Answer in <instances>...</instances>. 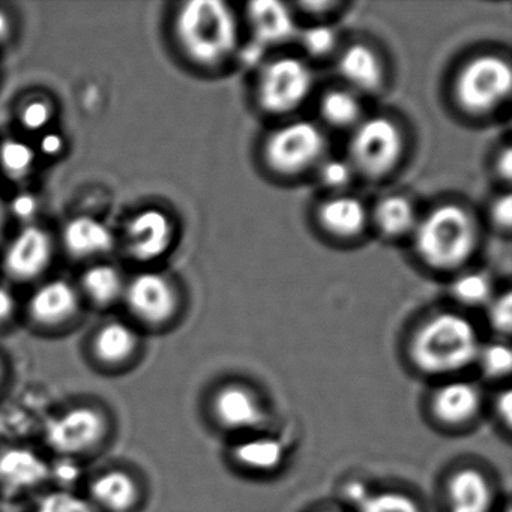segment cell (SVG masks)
I'll list each match as a JSON object with an SVG mask.
<instances>
[{
  "mask_svg": "<svg viewBox=\"0 0 512 512\" xmlns=\"http://www.w3.org/2000/svg\"><path fill=\"white\" fill-rule=\"evenodd\" d=\"M320 181L332 190H341L352 181V166L340 160L326 161L320 169Z\"/></svg>",
  "mask_w": 512,
  "mask_h": 512,
  "instance_id": "e575fe53",
  "label": "cell"
},
{
  "mask_svg": "<svg viewBox=\"0 0 512 512\" xmlns=\"http://www.w3.org/2000/svg\"><path fill=\"white\" fill-rule=\"evenodd\" d=\"M413 232L418 256L440 271L460 268L478 244V229L472 215L452 203L433 209Z\"/></svg>",
  "mask_w": 512,
  "mask_h": 512,
  "instance_id": "277c9868",
  "label": "cell"
},
{
  "mask_svg": "<svg viewBox=\"0 0 512 512\" xmlns=\"http://www.w3.org/2000/svg\"><path fill=\"white\" fill-rule=\"evenodd\" d=\"M263 50H265V47L254 41L250 47L242 50L241 61L244 62L247 67H253V65L259 64V61H262Z\"/></svg>",
  "mask_w": 512,
  "mask_h": 512,
  "instance_id": "f35d334b",
  "label": "cell"
},
{
  "mask_svg": "<svg viewBox=\"0 0 512 512\" xmlns=\"http://www.w3.org/2000/svg\"><path fill=\"white\" fill-rule=\"evenodd\" d=\"M31 512H97L85 494L68 488L43 491L35 500Z\"/></svg>",
  "mask_w": 512,
  "mask_h": 512,
  "instance_id": "83f0119b",
  "label": "cell"
},
{
  "mask_svg": "<svg viewBox=\"0 0 512 512\" xmlns=\"http://www.w3.org/2000/svg\"><path fill=\"white\" fill-rule=\"evenodd\" d=\"M8 29H10V23H8L7 16L0 11V40L8 34Z\"/></svg>",
  "mask_w": 512,
  "mask_h": 512,
  "instance_id": "ee69618b",
  "label": "cell"
},
{
  "mask_svg": "<svg viewBox=\"0 0 512 512\" xmlns=\"http://www.w3.org/2000/svg\"><path fill=\"white\" fill-rule=\"evenodd\" d=\"M140 353L142 337L139 332L119 320L101 325L89 341V361L101 374L127 373L139 362Z\"/></svg>",
  "mask_w": 512,
  "mask_h": 512,
  "instance_id": "8fae6325",
  "label": "cell"
},
{
  "mask_svg": "<svg viewBox=\"0 0 512 512\" xmlns=\"http://www.w3.org/2000/svg\"><path fill=\"white\" fill-rule=\"evenodd\" d=\"M301 41L308 55L323 58L337 46V35L328 26H313L301 35Z\"/></svg>",
  "mask_w": 512,
  "mask_h": 512,
  "instance_id": "1f68e13d",
  "label": "cell"
},
{
  "mask_svg": "<svg viewBox=\"0 0 512 512\" xmlns=\"http://www.w3.org/2000/svg\"><path fill=\"white\" fill-rule=\"evenodd\" d=\"M83 494L97 512H140L146 503L145 482L139 473L119 464L95 472Z\"/></svg>",
  "mask_w": 512,
  "mask_h": 512,
  "instance_id": "9c48e42d",
  "label": "cell"
},
{
  "mask_svg": "<svg viewBox=\"0 0 512 512\" xmlns=\"http://www.w3.org/2000/svg\"><path fill=\"white\" fill-rule=\"evenodd\" d=\"M338 73L352 88L374 92L382 86L383 70L379 58L370 47L355 44L338 59Z\"/></svg>",
  "mask_w": 512,
  "mask_h": 512,
  "instance_id": "603a6c76",
  "label": "cell"
},
{
  "mask_svg": "<svg viewBox=\"0 0 512 512\" xmlns=\"http://www.w3.org/2000/svg\"><path fill=\"white\" fill-rule=\"evenodd\" d=\"M511 67L497 56L473 59L458 74L455 97L466 112L484 115L511 94Z\"/></svg>",
  "mask_w": 512,
  "mask_h": 512,
  "instance_id": "5b68a950",
  "label": "cell"
},
{
  "mask_svg": "<svg viewBox=\"0 0 512 512\" xmlns=\"http://www.w3.org/2000/svg\"><path fill=\"white\" fill-rule=\"evenodd\" d=\"M482 344L470 320L440 313L422 323L410 343V358L421 373L449 376L476 364Z\"/></svg>",
  "mask_w": 512,
  "mask_h": 512,
  "instance_id": "6da1fadb",
  "label": "cell"
},
{
  "mask_svg": "<svg viewBox=\"0 0 512 512\" xmlns=\"http://www.w3.org/2000/svg\"><path fill=\"white\" fill-rule=\"evenodd\" d=\"M248 20L256 43L263 47L289 41L296 34L295 20L289 8L275 0L251 2L247 7Z\"/></svg>",
  "mask_w": 512,
  "mask_h": 512,
  "instance_id": "d6986e66",
  "label": "cell"
},
{
  "mask_svg": "<svg viewBox=\"0 0 512 512\" xmlns=\"http://www.w3.org/2000/svg\"><path fill=\"white\" fill-rule=\"evenodd\" d=\"M353 506L356 512H421V506L409 494L392 490L373 491L370 488Z\"/></svg>",
  "mask_w": 512,
  "mask_h": 512,
  "instance_id": "4316f807",
  "label": "cell"
},
{
  "mask_svg": "<svg viewBox=\"0 0 512 512\" xmlns=\"http://www.w3.org/2000/svg\"><path fill=\"white\" fill-rule=\"evenodd\" d=\"M323 119L334 127H352L361 118V104L355 95L347 91H331L320 104Z\"/></svg>",
  "mask_w": 512,
  "mask_h": 512,
  "instance_id": "484cf974",
  "label": "cell"
},
{
  "mask_svg": "<svg viewBox=\"0 0 512 512\" xmlns=\"http://www.w3.org/2000/svg\"><path fill=\"white\" fill-rule=\"evenodd\" d=\"M14 313V299L4 287H0V325L11 319Z\"/></svg>",
  "mask_w": 512,
  "mask_h": 512,
  "instance_id": "74e56055",
  "label": "cell"
},
{
  "mask_svg": "<svg viewBox=\"0 0 512 512\" xmlns=\"http://www.w3.org/2000/svg\"><path fill=\"white\" fill-rule=\"evenodd\" d=\"M368 214L361 200L350 196H338L323 203L319 221L326 232L335 238H356L364 232Z\"/></svg>",
  "mask_w": 512,
  "mask_h": 512,
  "instance_id": "44dd1931",
  "label": "cell"
},
{
  "mask_svg": "<svg viewBox=\"0 0 512 512\" xmlns=\"http://www.w3.org/2000/svg\"><path fill=\"white\" fill-rule=\"evenodd\" d=\"M313 85V71L301 59H277L260 74L257 100L265 112L284 115L307 100Z\"/></svg>",
  "mask_w": 512,
  "mask_h": 512,
  "instance_id": "52a82bcc",
  "label": "cell"
},
{
  "mask_svg": "<svg viewBox=\"0 0 512 512\" xmlns=\"http://www.w3.org/2000/svg\"><path fill=\"white\" fill-rule=\"evenodd\" d=\"M494 490L490 479L476 467H461L446 482L448 512H491Z\"/></svg>",
  "mask_w": 512,
  "mask_h": 512,
  "instance_id": "ac0fdd59",
  "label": "cell"
},
{
  "mask_svg": "<svg viewBox=\"0 0 512 512\" xmlns=\"http://www.w3.org/2000/svg\"><path fill=\"white\" fill-rule=\"evenodd\" d=\"M8 379V368L7 362L4 359L0 358V394L4 391L5 386H7Z\"/></svg>",
  "mask_w": 512,
  "mask_h": 512,
  "instance_id": "7bdbcfd3",
  "label": "cell"
},
{
  "mask_svg": "<svg viewBox=\"0 0 512 512\" xmlns=\"http://www.w3.org/2000/svg\"><path fill=\"white\" fill-rule=\"evenodd\" d=\"M211 412L215 422L232 433H262L268 425V412L259 395L238 383L221 386L215 392Z\"/></svg>",
  "mask_w": 512,
  "mask_h": 512,
  "instance_id": "7c38bea8",
  "label": "cell"
},
{
  "mask_svg": "<svg viewBox=\"0 0 512 512\" xmlns=\"http://www.w3.org/2000/svg\"><path fill=\"white\" fill-rule=\"evenodd\" d=\"M115 244L112 230L94 217H76L64 229V245L77 259L100 256Z\"/></svg>",
  "mask_w": 512,
  "mask_h": 512,
  "instance_id": "ffe728a7",
  "label": "cell"
},
{
  "mask_svg": "<svg viewBox=\"0 0 512 512\" xmlns=\"http://www.w3.org/2000/svg\"><path fill=\"white\" fill-rule=\"evenodd\" d=\"M35 164V151L19 140H8L0 146V167L8 176L22 179L31 173Z\"/></svg>",
  "mask_w": 512,
  "mask_h": 512,
  "instance_id": "f1b7e54d",
  "label": "cell"
},
{
  "mask_svg": "<svg viewBox=\"0 0 512 512\" xmlns=\"http://www.w3.org/2000/svg\"><path fill=\"white\" fill-rule=\"evenodd\" d=\"M80 296L67 281L56 280L38 287L29 298V319L38 328L55 331L79 316Z\"/></svg>",
  "mask_w": 512,
  "mask_h": 512,
  "instance_id": "5bb4252c",
  "label": "cell"
},
{
  "mask_svg": "<svg viewBox=\"0 0 512 512\" xmlns=\"http://www.w3.org/2000/svg\"><path fill=\"white\" fill-rule=\"evenodd\" d=\"M482 395L475 383L467 380H449L434 391L431 412L445 425L467 424L481 410Z\"/></svg>",
  "mask_w": 512,
  "mask_h": 512,
  "instance_id": "e0dca14e",
  "label": "cell"
},
{
  "mask_svg": "<svg viewBox=\"0 0 512 512\" xmlns=\"http://www.w3.org/2000/svg\"><path fill=\"white\" fill-rule=\"evenodd\" d=\"M491 220H493L494 226H496L497 229H511L512 202L509 194L499 197V199L493 203V206H491Z\"/></svg>",
  "mask_w": 512,
  "mask_h": 512,
  "instance_id": "d590c367",
  "label": "cell"
},
{
  "mask_svg": "<svg viewBox=\"0 0 512 512\" xmlns=\"http://www.w3.org/2000/svg\"><path fill=\"white\" fill-rule=\"evenodd\" d=\"M488 322L491 328L500 335H509L512 328V298L511 293H503L491 301L488 308Z\"/></svg>",
  "mask_w": 512,
  "mask_h": 512,
  "instance_id": "d6a6232c",
  "label": "cell"
},
{
  "mask_svg": "<svg viewBox=\"0 0 512 512\" xmlns=\"http://www.w3.org/2000/svg\"><path fill=\"white\" fill-rule=\"evenodd\" d=\"M322 131L310 122H292L275 131L265 146L268 166L280 175H296L317 163L325 154Z\"/></svg>",
  "mask_w": 512,
  "mask_h": 512,
  "instance_id": "ba28073f",
  "label": "cell"
},
{
  "mask_svg": "<svg viewBox=\"0 0 512 512\" xmlns=\"http://www.w3.org/2000/svg\"><path fill=\"white\" fill-rule=\"evenodd\" d=\"M125 305L131 316L148 328H164L175 319L179 299L173 284L154 272L137 275L127 287Z\"/></svg>",
  "mask_w": 512,
  "mask_h": 512,
  "instance_id": "30bf717a",
  "label": "cell"
},
{
  "mask_svg": "<svg viewBox=\"0 0 512 512\" xmlns=\"http://www.w3.org/2000/svg\"><path fill=\"white\" fill-rule=\"evenodd\" d=\"M323 512H337V511H323Z\"/></svg>",
  "mask_w": 512,
  "mask_h": 512,
  "instance_id": "7dc6e473",
  "label": "cell"
},
{
  "mask_svg": "<svg viewBox=\"0 0 512 512\" xmlns=\"http://www.w3.org/2000/svg\"><path fill=\"white\" fill-rule=\"evenodd\" d=\"M494 412L497 419L505 425L506 430H511L512 424V394L509 389L500 392L494 401Z\"/></svg>",
  "mask_w": 512,
  "mask_h": 512,
  "instance_id": "8d00e7d4",
  "label": "cell"
},
{
  "mask_svg": "<svg viewBox=\"0 0 512 512\" xmlns=\"http://www.w3.org/2000/svg\"><path fill=\"white\" fill-rule=\"evenodd\" d=\"M82 287L89 301L97 307H109L124 296L121 272L110 265H95L83 274Z\"/></svg>",
  "mask_w": 512,
  "mask_h": 512,
  "instance_id": "cb8c5ba5",
  "label": "cell"
},
{
  "mask_svg": "<svg viewBox=\"0 0 512 512\" xmlns=\"http://www.w3.org/2000/svg\"><path fill=\"white\" fill-rule=\"evenodd\" d=\"M476 364L481 368L482 374L491 380L505 379L512 368V353L509 346L502 343H493L482 346L479 350Z\"/></svg>",
  "mask_w": 512,
  "mask_h": 512,
  "instance_id": "4dcf8cb0",
  "label": "cell"
},
{
  "mask_svg": "<svg viewBox=\"0 0 512 512\" xmlns=\"http://www.w3.org/2000/svg\"><path fill=\"white\" fill-rule=\"evenodd\" d=\"M374 221L383 235L389 238L407 235L415 230L416 214L412 203L401 196H391L377 203Z\"/></svg>",
  "mask_w": 512,
  "mask_h": 512,
  "instance_id": "d4e9b609",
  "label": "cell"
},
{
  "mask_svg": "<svg viewBox=\"0 0 512 512\" xmlns=\"http://www.w3.org/2000/svg\"><path fill=\"white\" fill-rule=\"evenodd\" d=\"M505 512H511V511H509V508H506V511H505Z\"/></svg>",
  "mask_w": 512,
  "mask_h": 512,
  "instance_id": "bcb514c9",
  "label": "cell"
},
{
  "mask_svg": "<svg viewBox=\"0 0 512 512\" xmlns=\"http://www.w3.org/2000/svg\"><path fill=\"white\" fill-rule=\"evenodd\" d=\"M497 172H499L500 178L503 181L508 182L511 179L512 173V155L509 148H506L502 154L499 155V160H497Z\"/></svg>",
  "mask_w": 512,
  "mask_h": 512,
  "instance_id": "ab89813d",
  "label": "cell"
},
{
  "mask_svg": "<svg viewBox=\"0 0 512 512\" xmlns=\"http://www.w3.org/2000/svg\"><path fill=\"white\" fill-rule=\"evenodd\" d=\"M64 142L58 134H47L43 140H41V148H43L44 154L56 155L61 151Z\"/></svg>",
  "mask_w": 512,
  "mask_h": 512,
  "instance_id": "60d3db41",
  "label": "cell"
},
{
  "mask_svg": "<svg viewBox=\"0 0 512 512\" xmlns=\"http://www.w3.org/2000/svg\"><path fill=\"white\" fill-rule=\"evenodd\" d=\"M115 437V418L104 404L82 400L53 413L44 424L43 439L55 457L91 460L106 451Z\"/></svg>",
  "mask_w": 512,
  "mask_h": 512,
  "instance_id": "7a4b0ae2",
  "label": "cell"
},
{
  "mask_svg": "<svg viewBox=\"0 0 512 512\" xmlns=\"http://www.w3.org/2000/svg\"><path fill=\"white\" fill-rule=\"evenodd\" d=\"M53 244L49 233L29 226L17 233L5 251L4 268L14 280L31 281L49 268Z\"/></svg>",
  "mask_w": 512,
  "mask_h": 512,
  "instance_id": "9a60e30c",
  "label": "cell"
},
{
  "mask_svg": "<svg viewBox=\"0 0 512 512\" xmlns=\"http://www.w3.org/2000/svg\"><path fill=\"white\" fill-rule=\"evenodd\" d=\"M53 110L46 101L34 100L23 107L20 113V122L26 130L40 131L44 130L50 124Z\"/></svg>",
  "mask_w": 512,
  "mask_h": 512,
  "instance_id": "836d02e7",
  "label": "cell"
},
{
  "mask_svg": "<svg viewBox=\"0 0 512 512\" xmlns=\"http://www.w3.org/2000/svg\"><path fill=\"white\" fill-rule=\"evenodd\" d=\"M4 223H5V208H4V203H2V200H0V233H2V229H4Z\"/></svg>",
  "mask_w": 512,
  "mask_h": 512,
  "instance_id": "f6af8a7d",
  "label": "cell"
},
{
  "mask_svg": "<svg viewBox=\"0 0 512 512\" xmlns=\"http://www.w3.org/2000/svg\"><path fill=\"white\" fill-rule=\"evenodd\" d=\"M49 476V464L32 449L19 446L0 452V490L4 493H31Z\"/></svg>",
  "mask_w": 512,
  "mask_h": 512,
  "instance_id": "2e32d148",
  "label": "cell"
},
{
  "mask_svg": "<svg viewBox=\"0 0 512 512\" xmlns=\"http://www.w3.org/2000/svg\"><path fill=\"white\" fill-rule=\"evenodd\" d=\"M176 38L191 61L212 67L238 49V22L220 0H193L176 17Z\"/></svg>",
  "mask_w": 512,
  "mask_h": 512,
  "instance_id": "3957f363",
  "label": "cell"
},
{
  "mask_svg": "<svg viewBox=\"0 0 512 512\" xmlns=\"http://www.w3.org/2000/svg\"><path fill=\"white\" fill-rule=\"evenodd\" d=\"M452 295L461 304L476 307L491 301V283L484 274L470 272L461 275L452 284Z\"/></svg>",
  "mask_w": 512,
  "mask_h": 512,
  "instance_id": "f546056e",
  "label": "cell"
},
{
  "mask_svg": "<svg viewBox=\"0 0 512 512\" xmlns=\"http://www.w3.org/2000/svg\"><path fill=\"white\" fill-rule=\"evenodd\" d=\"M403 148V134L391 119L371 118L361 122L353 133L350 158L359 172L379 178L397 166Z\"/></svg>",
  "mask_w": 512,
  "mask_h": 512,
  "instance_id": "8992f818",
  "label": "cell"
},
{
  "mask_svg": "<svg viewBox=\"0 0 512 512\" xmlns=\"http://www.w3.org/2000/svg\"><path fill=\"white\" fill-rule=\"evenodd\" d=\"M175 238L172 218L157 208L143 209L127 227V247L140 262H154L170 250Z\"/></svg>",
  "mask_w": 512,
  "mask_h": 512,
  "instance_id": "4fadbf2b",
  "label": "cell"
},
{
  "mask_svg": "<svg viewBox=\"0 0 512 512\" xmlns=\"http://www.w3.org/2000/svg\"><path fill=\"white\" fill-rule=\"evenodd\" d=\"M14 208H16L19 214H29L34 209V202L29 197H23V199H17V202L14 203Z\"/></svg>",
  "mask_w": 512,
  "mask_h": 512,
  "instance_id": "b9f144b4",
  "label": "cell"
},
{
  "mask_svg": "<svg viewBox=\"0 0 512 512\" xmlns=\"http://www.w3.org/2000/svg\"><path fill=\"white\" fill-rule=\"evenodd\" d=\"M233 458L250 472H274L286 458V446L280 439L266 433L248 434L235 446Z\"/></svg>",
  "mask_w": 512,
  "mask_h": 512,
  "instance_id": "7402d4cb",
  "label": "cell"
}]
</instances>
